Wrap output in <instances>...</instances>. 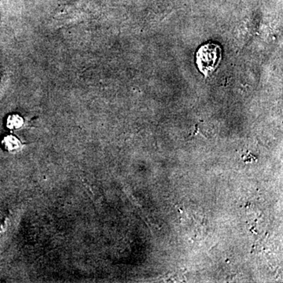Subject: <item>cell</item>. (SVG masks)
Returning a JSON list of instances; mask_svg holds the SVG:
<instances>
[{
  "label": "cell",
  "instance_id": "6da1fadb",
  "mask_svg": "<svg viewBox=\"0 0 283 283\" xmlns=\"http://www.w3.org/2000/svg\"><path fill=\"white\" fill-rule=\"evenodd\" d=\"M222 59V49L218 44H204L196 53V64L205 77L211 76L217 69Z\"/></svg>",
  "mask_w": 283,
  "mask_h": 283
},
{
  "label": "cell",
  "instance_id": "7a4b0ae2",
  "mask_svg": "<svg viewBox=\"0 0 283 283\" xmlns=\"http://www.w3.org/2000/svg\"><path fill=\"white\" fill-rule=\"evenodd\" d=\"M1 144H2L3 149L8 152L18 151V150H20L22 146L20 140L12 135H8V136L3 137Z\"/></svg>",
  "mask_w": 283,
  "mask_h": 283
},
{
  "label": "cell",
  "instance_id": "3957f363",
  "mask_svg": "<svg viewBox=\"0 0 283 283\" xmlns=\"http://www.w3.org/2000/svg\"><path fill=\"white\" fill-rule=\"evenodd\" d=\"M24 124L23 118L18 114L9 115L6 119V125L9 129H19Z\"/></svg>",
  "mask_w": 283,
  "mask_h": 283
},
{
  "label": "cell",
  "instance_id": "277c9868",
  "mask_svg": "<svg viewBox=\"0 0 283 283\" xmlns=\"http://www.w3.org/2000/svg\"><path fill=\"white\" fill-rule=\"evenodd\" d=\"M6 77L4 72L0 71V94L2 93L4 88L5 84H6Z\"/></svg>",
  "mask_w": 283,
  "mask_h": 283
},
{
  "label": "cell",
  "instance_id": "5b68a950",
  "mask_svg": "<svg viewBox=\"0 0 283 283\" xmlns=\"http://www.w3.org/2000/svg\"><path fill=\"white\" fill-rule=\"evenodd\" d=\"M251 160H257V158L254 156L252 155V154H249V156L247 155V158L244 157V162H251Z\"/></svg>",
  "mask_w": 283,
  "mask_h": 283
}]
</instances>
